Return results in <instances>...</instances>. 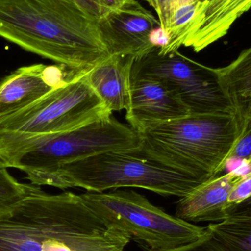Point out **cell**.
Wrapping results in <instances>:
<instances>
[{
	"label": "cell",
	"instance_id": "obj_1",
	"mask_svg": "<svg viewBox=\"0 0 251 251\" xmlns=\"http://www.w3.org/2000/svg\"><path fill=\"white\" fill-rule=\"evenodd\" d=\"M131 240L72 192L41 190L0 210V251H126Z\"/></svg>",
	"mask_w": 251,
	"mask_h": 251
},
{
	"label": "cell",
	"instance_id": "obj_2",
	"mask_svg": "<svg viewBox=\"0 0 251 251\" xmlns=\"http://www.w3.org/2000/svg\"><path fill=\"white\" fill-rule=\"evenodd\" d=\"M0 37L77 70L110 56L99 19L75 0H0Z\"/></svg>",
	"mask_w": 251,
	"mask_h": 251
},
{
	"label": "cell",
	"instance_id": "obj_3",
	"mask_svg": "<svg viewBox=\"0 0 251 251\" xmlns=\"http://www.w3.org/2000/svg\"><path fill=\"white\" fill-rule=\"evenodd\" d=\"M243 127L237 115H188L143 131L133 153L203 183L225 170Z\"/></svg>",
	"mask_w": 251,
	"mask_h": 251
},
{
	"label": "cell",
	"instance_id": "obj_4",
	"mask_svg": "<svg viewBox=\"0 0 251 251\" xmlns=\"http://www.w3.org/2000/svg\"><path fill=\"white\" fill-rule=\"evenodd\" d=\"M140 134L113 114L60 132H0V153L9 168L26 174L34 185L62 165L110 151H136Z\"/></svg>",
	"mask_w": 251,
	"mask_h": 251
},
{
	"label": "cell",
	"instance_id": "obj_5",
	"mask_svg": "<svg viewBox=\"0 0 251 251\" xmlns=\"http://www.w3.org/2000/svg\"><path fill=\"white\" fill-rule=\"evenodd\" d=\"M202 184L188 176L133 152L110 151L62 165L41 186L102 193L123 187L183 197Z\"/></svg>",
	"mask_w": 251,
	"mask_h": 251
},
{
	"label": "cell",
	"instance_id": "obj_6",
	"mask_svg": "<svg viewBox=\"0 0 251 251\" xmlns=\"http://www.w3.org/2000/svg\"><path fill=\"white\" fill-rule=\"evenodd\" d=\"M80 196L107 225L124 231L148 251L181 247L206 231V227L169 215L134 190L86 192Z\"/></svg>",
	"mask_w": 251,
	"mask_h": 251
},
{
	"label": "cell",
	"instance_id": "obj_7",
	"mask_svg": "<svg viewBox=\"0 0 251 251\" xmlns=\"http://www.w3.org/2000/svg\"><path fill=\"white\" fill-rule=\"evenodd\" d=\"M140 77L171 88L190 115H237L219 69L197 63L178 51L162 54L155 48L134 60L131 79Z\"/></svg>",
	"mask_w": 251,
	"mask_h": 251
},
{
	"label": "cell",
	"instance_id": "obj_8",
	"mask_svg": "<svg viewBox=\"0 0 251 251\" xmlns=\"http://www.w3.org/2000/svg\"><path fill=\"white\" fill-rule=\"evenodd\" d=\"M85 71L26 108L0 118V132H60L113 114L90 86Z\"/></svg>",
	"mask_w": 251,
	"mask_h": 251
},
{
	"label": "cell",
	"instance_id": "obj_9",
	"mask_svg": "<svg viewBox=\"0 0 251 251\" xmlns=\"http://www.w3.org/2000/svg\"><path fill=\"white\" fill-rule=\"evenodd\" d=\"M161 25L151 12L131 0L99 19L100 35L110 55L140 58L155 49L152 35Z\"/></svg>",
	"mask_w": 251,
	"mask_h": 251
},
{
	"label": "cell",
	"instance_id": "obj_10",
	"mask_svg": "<svg viewBox=\"0 0 251 251\" xmlns=\"http://www.w3.org/2000/svg\"><path fill=\"white\" fill-rule=\"evenodd\" d=\"M190 115L175 92L163 82L150 78H132L126 119L141 134L159 124Z\"/></svg>",
	"mask_w": 251,
	"mask_h": 251
},
{
	"label": "cell",
	"instance_id": "obj_11",
	"mask_svg": "<svg viewBox=\"0 0 251 251\" xmlns=\"http://www.w3.org/2000/svg\"><path fill=\"white\" fill-rule=\"evenodd\" d=\"M242 180L243 176L235 170L209 178L179 198L176 216L192 224L224 221L230 195Z\"/></svg>",
	"mask_w": 251,
	"mask_h": 251
},
{
	"label": "cell",
	"instance_id": "obj_12",
	"mask_svg": "<svg viewBox=\"0 0 251 251\" xmlns=\"http://www.w3.org/2000/svg\"><path fill=\"white\" fill-rule=\"evenodd\" d=\"M134 61L129 56L110 55L85 71L90 86L112 113L128 108Z\"/></svg>",
	"mask_w": 251,
	"mask_h": 251
},
{
	"label": "cell",
	"instance_id": "obj_13",
	"mask_svg": "<svg viewBox=\"0 0 251 251\" xmlns=\"http://www.w3.org/2000/svg\"><path fill=\"white\" fill-rule=\"evenodd\" d=\"M54 89L47 65L19 68L0 82V118L26 108Z\"/></svg>",
	"mask_w": 251,
	"mask_h": 251
},
{
	"label": "cell",
	"instance_id": "obj_14",
	"mask_svg": "<svg viewBox=\"0 0 251 251\" xmlns=\"http://www.w3.org/2000/svg\"><path fill=\"white\" fill-rule=\"evenodd\" d=\"M203 10L184 43L199 52L228 33L233 24L251 8V0H201Z\"/></svg>",
	"mask_w": 251,
	"mask_h": 251
},
{
	"label": "cell",
	"instance_id": "obj_15",
	"mask_svg": "<svg viewBox=\"0 0 251 251\" xmlns=\"http://www.w3.org/2000/svg\"><path fill=\"white\" fill-rule=\"evenodd\" d=\"M219 70L237 116L242 121L251 120V47Z\"/></svg>",
	"mask_w": 251,
	"mask_h": 251
},
{
	"label": "cell",
	"instance_id": "obj_16",
	"mask_svg": "<svg viewBox=\"0 0 251 251\" xmlns=\"http://www.w3.org/2000/svg\"><path fill=\"white\" fill-rule=\"evenodd\" d=\"M203 1L196 0L190 4L180 6L173 12L167 28L169 41L165 48H158L160 54L178 51L181 46H184L196 26L198 17L203 10Z\"/></svg>",
	"mask_w": 251,
	"mask_h": 251
},
{
	"label": "cell",
	"instance_id": "obj_17",
	"mask_svg": "<svg viewBox=\"0 0 251 251\" xmlns=\"http://www.w3.org/2000/svg\"><path fill=\"white\" fill-rule=\"evenodd\" d=\"M207 229L231 251H251V217H228Z\"/></svg>",
	"mask_w": 251,
	"mask_h": 251
},
{
	"label": "cell",
	"instance_id": "obj_18",
	"mask_svg": "<svg viewBox=\"0 0 251 251\" xmlns=\"http://www.w3.org/2000/svg\"><path fill=\"white\" fill-rule=\"evenodd\" d=\"M7 168L0 167V210L41 190L39 186L19 182L9 174Z\"/></svg>",
	"mask_w": 251,
	"mask_h": 251
},
{
	"label": "cell",
	"instance_id": "obj_19",
	"mask_svg": "<svg viewBox=\"0 0 251 251\" xmlns=\"http://www.w3.org/2000/svg\"><path fill=\"white\" fill-rule=\"evenodd\" d=\"M243 122V127L241 134L226 164L225 169L231 166L229 171H232L235 164H237L236 169L238 168L243 160L251 156V120H245Z\"/></svg>",
	"mask_w": 251,
	"mask_h": 251
},
{
	"label": "cell",
	"instance_id": "obj_20",
	"mask_svg": "<svg viewBox=\"0 0 251 251\" xmlns=\"http://www.w3.org/2000/svg\"><path fill=\"white\" fill-rule=\"evenodd\" d=\"M81 7L100 19L131 0H75Z\"/></svg>",
	"mask_w": 251,
	"mask_h": 251
},
{
	"label": "cell",
	"instance_id": "obj_21",
	"mask_svg": "<svg viewBox=\"0 0 251 251\" xmlns=\"http://www.w3.org/2000/svg\"><path fill=\"white\" fill-rule=\"evenodd\" d=\"M165 251H231L221 243L206 228L203 236L196 241Z\"/></svg>",
	"mask_w": 251,
	"mask_h": 251
},
{
	"label": "cell",
	"instance_id": "obj_22",
	"mask_svg": "<svg viewBox=\"0 0 251 251\" xmlns=\"http://www.w3.org/2000/svg\"><path fill=\"white\" fill-rule=\"evenodd\" d=\"M151 7L156 11L162 29L167 32V28L169 25L171 14H170V0H145Z\"/></svg>",
	"mask_w": 251,
	"mask_h": 251
},
{
	"label": "cell",
	"instance_id": "obj_23",
	"mask_svg": "<svg viewBox=\"0 0 251 251\" xmlns=\"http://www.w3.org/2000/svg\"><path fill=\"white\" fill-rule=\"evenodd\" d=\"M227 218L228 217H251V196L243 201L226 209Z\"/></svg>",
	"mask_w": 251,
	"mask_h": 251
},
{
	"label": "cell",
	"instance_id": "obj_24",
	"mask_svg": "<svg viewBox=\"0 0 251 251\" xmlns=\"http://www.w3.org/2000/svg\"><path fill=\"white\" fill-rule=\"evenodd\" d=\"M196 0H170V14L172 15L173 12L180 6L184 5V4H190V3L193 2Z\"/></svg>",
	"mask_w": 251,
	"mask_h": 251
},
{
	"label": "cell",
	"instance_id": "obj_25",
	"mask_svg": "<svg viewBox=\"0 0 251 251\" xmlns=\"http://www.w3.org/2000/svg\"><path fill=\"white\" fill-rule=\"evenodd\" d=\"M0 167H6V168H9L8 164L6 162L4 158L3 157L2 155L0 153Z\"/></svg>",
	"mask_w": 251,
	"mask_h": 251
}]
</instances>
